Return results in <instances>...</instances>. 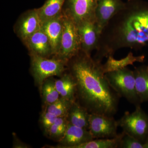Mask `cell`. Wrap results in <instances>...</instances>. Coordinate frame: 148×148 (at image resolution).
<instances>
[{
    "label": "cell",
    "instance_id": "cell-1",
    "mask_svg": "<svg viewBox=\"0 0 148 148\" xmlns=\"http://www.w3.org/2000/svg\"><path fill=\"white\" fill-rule=\"evenodd\" d=\"M76 85V101L90 114L114 116L120 97L111 86L101 61L82 50L68 62Z\"/></svg>",
    "mask_w": 148,
    "mask_h": 148
},
{
    "label": "cell",
    "instance_id": "cell-6",
    "mask_svg": "<svg viewBox=\"0 0 148 148\" xmlns=\"http://www.w3.org/2000/svg\"><path fill=\"white\" fill-rule=\"evenodd\" d=\"M135 106V111L125 112L118 123L123 131L144 144L148 136V115L140 105Z\"/></svg>",
    "mask_w": 148,
    "mask_h": 148
},
{
    "label": "cell",
    "instance_id": "cell-5",
    "mask_svg": "<svg viewBox=\"0 0 148 148\" xmlns=\"http://www.w3.org/2000/svg\"><path fill=\"white\" fill-rule=\"evenodd\" d=\"M63 31L59 51L56 57L68 64L81 50L77 24L63 13Z\"/></svg>",
    "mask_w": 148,
    "mask_h": 148
},
{
    "label": "cell",
    "instance_id": "cell-26",
    "mask_svg": "<svg viewBox=\"0 0 148 148\" xmlns=\"http://www.w3.org/2000/svg\"><path fill=\"white\" fill-rule=\"evenodd\" d=\"M144 148H148V136L145 142L144 143Z\"/></svg>",
    "mask_w": 148,
    "mask_h": 148
},
{
    "label": "cell",
    "instance_id": "cell-25",
    "mask_svg": "<svg viewBox=\"0 0 148 148\" xmlns=\"http://www.w3.org/2000/svg\"><path fill=\"white\" fill-rule=\"evenodd\" d=\"M57 117L55 115L44 110L42 114L40 119L41 125L45 133L55 122Z\"/></svg>",
    "mask_w": 148,
    "mask_h": 148
},
{
    "label": "cell",
    "instance_id": "cell-13",
    "mask_svg": "<svg viewBox=\"0 0 148 148\" xmlns=\"http://www.w3.org/2000/svg\"><path fill=\"white\" fill-rule=\"evenodd\" d=\"M23 43L30 54L47 58L53 55L50 41L42 29L36 32Z\"/></svg>",
    "mask_w": 148,
    "mask_h": 148
},
{
    "label": "cell",
    "instance_id": "cell-12",
    "mask_svg": "<svg viewBox=\"0 0 148 148\" xmlns=\"http://www.w3.org/2000/svg\"><path fill=\"white\" fill-rule=\"evenodd\" d=\"M94 139L89 130L69 123L63 138L58 141L57 148H75L77 146Z\"/></svg>",
    "mask_w": 148,
    "mask_h": 148
},
{
    "label": "cell",
    "instance_id": "cell-7",
    "mask_svg": "<svg viewBox=\"0 0 148 148\" xmlns=\"http://www.w3.org/2000/svg\"><path fill=\"white\" fill-rule=\"evenodd\" d=\"M98 1V0H66L62 12L77 25L85 21H95Z\"/></svg>",
    "mask_w": 148,
    "mask_h": 148
},
{
    "label": "cell",
    "instance_id": "cell-19",
    "mask_svg": "<svg viewBox=\"0 0 148 148\" xmlns=\"http://www.w3.org/2000/svg\"><path fill=\"white\" fill-rule=\"evenodd\" d=\"M66 0H47L43 5L38 8L42 24L56 17L62 12Z\"/></svg>",
    "mask_w": 148,
    "mask_h": 148
},
{
    "label": "cell",
    "instance_id": "cell-20",
    "mask_svg": "<svg viewBox=\"0 0 148 148\" xmlns=\"http://www.w3.org/2000/svg\"><path fill=\"white\" fill-rule=\"evenodd\" d=\"M40 87L42 97L46 106L54 103L61 97L56 87L55 80L52 78L46 79Z\"/></svg>",
    "mask_w": 148,
    "mask_h": 148
},
{
    "label": "cell",
    "instance_id": "cell-10",
    "mask_svg": "<svg viewBox=\"0 0 148 148\" xmlns=\"http://www.w3.org/2000/svg\"><path fill=\"white\" fill-rule=\"evenodd\" d=\"M125 5V2L122 0H98L95 21L100 36L109 21Z\"/></svg>",
    "mask_w": 148,
    "mask_h": 148
},
{
    "label": "cell",
    "instance_id": "cell-8",
    "mask_svg": "<svg viewBox=\"0 0 148 148\" xmlns=\"http://www.w3.org/2000/svg\"><path fill=\"white\" fill-rule=\"evenodd\" d=\"M119 126L118 121L114 116L90 114L88 130L94 139L116 137L119 135L117 134Z\"/></svg>",
    "mask_w": 148,
    "mask_h": 148
},
{
    "label": "cell",
    "instance_id": "cell-3",
    "mask_svg": "<svg viewBox=\"0 0 148 148\" xmlns=\"http://www.w3.org/2000/svg\"><path fill=\"white\" fill-rule=\"evenodd\" d=\"M109 83L120 97H123L135 106L141 104L136 91L133 71L124 69L106 73Z\"/></svg>",
    "mask_w": 148,
    "mask_h": 148
},
{
    "label": "cell",
    "instance_id": "cell-11",
    "mask_svg": "<svg viewBox=\"0 0 148 148\" xmlns=\"http://www.w3.org/2000/svg\"><path fill=\"white\" fill-rule=\"evenodd\" d=\"M81 50L87 54L97 49L100 35L95 21H86L77 25Z\"/></svg>",
    "mask_w": 148,
    "mask_h": 148
},
{
    "label": "cell",
    "instance_id": "cell-15",
    "mask_svg": "<svg viewBox=\"0 0 148 148\" xmlns=\"http://www.w3.org/2000/svg\"><path fill=\"white\" fill-rule=\"evenodd\" d=\"M90 114L86 109L76 101L72 104L66 118L70 124L88 130Z\"/></svg>",
    "mask_w": 148,
    "mask_h": 148
},
{
    "label": "cell",
    "instance_id": "cell-24",
    "mask_svg": "<svg viewBox=\"0 0 148 148\" xmlns=\"http://www.w3.org/2000/svg\"><path fill=\"white\" fill-rule=\"evenodd\" d=\"M119 148H144V144L136 138L123 131Z\"/></svg>",
    "mask_w": 148,
    "mask_h": 148
},
{
    "label": "cell",
    "instance_id": "cell-16",
    "mask_svg": "<svg viewBox=\"0 0 148 148\" xmlns=\"http://www.w3.org/2000/svg\"><path fill=\"white\" fill-rule=\"evenodd\" d=\"M145 58V56H135L132 52H130L126 57L120 60H116L113 56H110L105 64H103V70L105 73L118 71L127 68L129 65H133L136 62H143Z\"/></svg>",
    "mask_w": 148,
    "mask_h": 148
},
{
    "label": "cell",
    "instance_id": "cell-18",
    "mask_svg": "<svg viewBox=\"0 0 148 148\" xmlns=\"http://www.w3.org/2000/svg\"><path fill=\"white\" fill-rule=\"evenodd\" d=\"M136 91L140 103L148 101V66L135 68Z\"/></svg>",
    "mask_w": 148,
    "mask_h": 148
},
{
    "label": "cell",
    "instance_id": "cell-23",
    "mask_svg": "<svg viewBox=\"0 0 148 148\" xmlns=\"http://www.w3.org/2000/svg\"><path fill=\"white\" fill-rule=\"evenodd\" d=\"M68 124L69 122L66 117H57L54 123L45 133L51 139L58 140V142L64 136Z\"/></svg>",
    "mask_w": 148,
    "mask_h": 148
},
{
    "label": "cell",
    "instance_id": "cell-2",
    "mask_svg": "<svg viewBox=\"0 0 148 148\" xmlns=\"http://www.w3.org/2000/svg\"><path fill=\"white\" fill-rule=\"evenodd\" d=\"M147 47L148 2L127 0L103 29L95 58L101 61L121 49L138 51Z\"/></svg>",
    "mask_w": 148,
    "mask_h": 148
},
{
    "label": "cell",
    "instance_id": "cell-17",
    "mask_svg": "<svg viewBox=\"0 0 148 148\" xmlns=\"http://www.w3.org/2000/svg\"><path fill=\"white\" fill-rule=\"evenodd\" d=\"M57 91L62 98L72 101H76V85L70 73L61 75L55 81Z\"/></svg>",
    "mask_w": 148,
    "mask_h": 148
},
{
    "label": "cell",
    "instance_id": "cell-14",
    "mask_svg": "<svg viewBox=\"0 0 148 148\" xmlns=\"http://www.w3.org/2000/svg\"><path fill=\"white\" fill-rule=\"evenodd\" d=\"M63 14L44 22L42 24L43 31L49 39L53 55L56 57L58 54L63 31Z\"/></svg>",
    "mask_w": 148,
    "mask_h": 148
},
{
    "label": "cell",
    "instance_id": "cell-4",
    "mask_svg": "<svg viewBox=\"0 0 148 148\" xmlns=\"http://www.w3.org/2000/svg\"><path fill=\"white\" fill-rule=\"evenodd\" d=\"M31 71L36 84L40 86L49 78L60 76L66 70L67 63L60 58H49L30 54Z\"/></svg>",
    "mask_w": 148,
    "mask_h": 148
},
{
    "label": "cell",
    "instance_id": "cell-22",
    "mask_svg": "<svg viewBox=\"0 0 148 148\" xmlns=\"http://www.w3.org/2000/svg\"><path fill=\"white\" fill-rule=\"evenodd\" d=\"M74 102L75 101H70L61 97L54 103L46 106L45 110L53 114L58 117H67L69 110Z\"/></svg>",
    "mask_w": 148,
    "mask_h": 148
},
{
    "label": "cell",
    "instance_id": "cell-21",
    "mask_svg": "<svg viewBox=\"0 0 148 148\" xmlns=\"http://www.w3.org/2000/svg\"><path fill=\"white\" fill-rule=\"evenodd\" d=\"M122 132L116 137L111 138H99L84 143L75 148H119L122 136Z\"/></svg>",
    "mask_w": 148,
    "mask_h": 148
},
{
    "label": "cell",
    "instance_id": "cell-9",
    "mask_svg": "<svg viewBox=\"0 0 148 148\" xmlns=\"http://www.w3.org/2000/svg\"><path fill=\"white\" fill-rule=\"evenodd\" d=\"M42 23L38 8L27 11L18 18L14 31L17 36L24 42L26 40L42 29Z\"/></svg>",
    "mask_w": 148,
    "mask_h": 148
}]
</instances>
